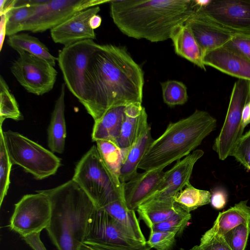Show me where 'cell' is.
<instances>
[{
  "label": "cell",
  "instance_id": "37",
  "mask_svg": "<svg viewBox=\"0 0 250 250\" xmlns=\"http://www.w3.org/2000/svg\"><path fill=\"white\" fill-rule=\"evenodd\" d=\"M250 171V129L243 134L236 143L230 154Z\"/></svg>",
  "mask_w": 250,
  "mask_h": 250
},
{
  "label": "cell",
  "instance_id": "32",
  "mask_svg": "<svg viewBox=\"0 0 250 250\" xmlns=\"http://www.w3.org/2000/svg\"><path fill=\"white\" fill-rule=\"evenodd\" d=\"M164 102L169 106L183 105L188 100L185 84L176 80H168L161 83Z\"/></svg>",
  "mask_w": 250,
  "mask_h": 250
},
{
  "label": "cell",
  "instance_id": "36",
  "mask_svg": "<svg viewBox=\"0 0 250 250\" xmlns=\"http://www.w3.org/2000/svg\"><path fill=\"white\" fill-rule=\"evenodd\" d=\"M177 233L150 230L147 245L156 250H172L176 243Z\"/></svg>",
  "mask_w": 250,
  "mask_h": 250
},
{
  "label": "cell",
  "instance_id": "11",
  "mask_svg": "<svg viewBox=\"0 0 250 250\" xmlns=\"http://www.w3.org/2000/svg\"><path fill=\"white\" fill-rule=\"evenodd\" d=\"M85 241L97 244L109 250L151 249L147 244L128 236L109 213L97 208L89 219Z\"/></svg>",
  "mask_w": 250,
  "mask_h": 250
},
{
  "label": "cell",
  "instance_id": "35",
  "mask_svg": "<svg viewBox=\"0 0 250 250\" xmlns=\"http://www.w3.org/2000/svg\"><path fill=\"white\" fill-rule=\"evenodd\" d=\"M250 234V224H242L228 232L224 237L232 250H245Z\"/></svg>",
  "mask_w": 250,
  "mask_h": 250
},
{
  "label": "cell",
  "instance_id": "18",
  "mask_svg": "<svg viewBox=\"0 0 250 250\" xmlns=\"http://www.w3.org/2000/svg\"><path fill=\"white\" fill-rule=\"evenodd\" d=\"M164 173L163 169L144 171L123 184L124 198L127 207L136 210L156 190Z\"/></svg>",
  "mask_w": 250,
  "mask_h": 250
},
{
  "label": "cell",
  "instance_id": "23",
  "mask_svg": "<svg viewBox=\"0 0 250 250\" xmlns=\"http://www.w3.org/2000/svg\"><path fill=\"white\" fill-rule=\"evenodd\" d=\"M154 141L150 127L147 125L127 149L122 163L120 180L122 184L134 178L138 173V165L146 150Z\"/></svg>",
  "mask_w": 250,
  "mask_h": 250
},
{
  "label": "cell",
  "instance_id": "41",
  "mask_svg": "<svg viewBox=\"0 0 250 250\" xmlns=\"http://www.w3.org/2000/svg\"><path fill=\"white\" fill-rule=\"evenodd\" d=\"M41 232L34 233L21 238L33 250H47L40 237Z\"/></svg>",
  "mask_w": 250,
  "mask_h": 250
},
{
  "label": "cell",
  "instance_id": "34",
  "mask_svg": "<svg viewBox=\"0 0 250 250\" xmlns=\"http://www.w3.org/2000/svg\"><path fill=\"white\" fill-rule=\"evenodd\" d=\"M191 218L190 212L182 208L168 219L153 225L150 230L174 231L177 235L182 234Z\"/></svg>",
  "mask_w": 250,
  "mask_h": 250
},
{
  "label": "cell",
  "instance_id": "8",
  "mask_svg": "<svg viewBox=\"0 0 250 250\" xmlns=\"http://www.w3.org/2000/svg\"><path fill=\"white\" fill-rule=\"evenodd\" d=\"M34 14L22 26V31L33 33L51 30L79 12L109 2L108 0H33Z\"/></svg>",
  "mask_w": 250,
  "mask_h": 250
},
{
  "label": "cell",
  "instance_id": "29",
  "mask_svg": "<svg viewBox=\"0 0 250 250\" xmlns=\"http://www.w3.org/2000/svg\"><path fill=\"white\" fill-rule=\"evenodd\" d=\"M35 10L33 0H16L15 6L5 14L6 36L22 31L24 23L34 14Z\"/></svg>",
  "mask_w": 250,
  "mask_h": 250
},
{
  "label": "cell",
  "instance_id": "6",
  "mask_svg": "<svg viewBox=\"0 0 250 250\" xmlns=\"http://www.w3.org/2000/svg\"><path fill=\"white\" fill-rule=\"evenodd\" d=\"M2 135L12 165H18L38 180L56 174L61 160L53 152L23 135L11 130Z\"/></svg>",
  "mask_w": 250,
  "mask_h": 250
},
{
  "label": "cell",
  "instance_id": "30",
  "mask_svg": "<svg viewBox=\"0 0 250 250\" xmlns=\"http://www.w3.org/2000/svg\"><path fill=\"white\" fill-rule=\"evenodd\" d=\"M211 193L194 188L188 183L174 197L175 203L188 212L210 203Z\"/></svg>",
  "mask_w": 250,
  "mask_h": 250
},
{
  "label": "cell",
  "instance_id": "43",
  "mask_svg": "<svg viewBox=\"0 0 250 250\" xmlns=\"http://www.w3.org/2000/svg\"><path fill=\"white\" fill-rule=\"evenodd\" d=\"M16 0H0V16L5 14L15 6Z\"/></svg>",
  "mask_w": 250,
  "mask_h": 250
},
{
  "label": "cell",
  "instance_id": "33",
  "mask_svg": "<svg viewBox=\"0 0 250 250\" xmlns=\"http://www.w3.org/2000/svg\"><path fill=\"white\" fill-rule=\"evenodd\" d=\"M12 165L4 144L2 127H0V207L8 192Z\"/></svg>",
  "mask_w": 250,
  "mask_h": 250
},
{
  "label": "cell",
  "instance_id": "15",
  "mask_svg": "<svg viewBox=\"0 0 250 250\" xmlns=\"http://www.w3.org/2000/svg\"><path fill=\"white\" fill-rule=\"evenodd\" d=\"M205 53L223 46L234 34L217 23L197 6L185 23Z\"/></svg>",
  "mask_w": 250,
  "mask_h": 250
},
{
  "label": "cell",
  "instance_id": "26",
  "mask_svg": "<svg viewBox=\"0 0 250 250\" xmlns=\"http://www.w3.org/2000/svg\"><path fill=\"white\" fill-rule=\"evenodd\" d=\"M95 142L104 165L116 188L123 194V186L120 180V176L122 163L128 149H121L114 142L107 140H101Z\"/></svg>",
  "mask_w": 250,
  "mask_h": 250
},
{
  "label": "cell",
  "instance_id": "1",
  "mask_svg": "<svg viewBox=\"0 0 250 250\" xmlns=\"http://www.w3.org/2000/svg\"><path fill=\"white\" fill-rule=\"evenodd\" d=\"M144 73L125 47L99 44L85 75V98L81 103L94 122L108 110L141 103Z\"/></svg>",
  "mask_w": 250,
  "mask_h": 250
},
{
  "label": "cell",
  "instance_id": "3",
  "mask_svg": "<svg viewBox=\"0 0 250 250\" xmlns=\"http://www.w3.org/2000/svg\"><path fill=\"white\" fill-rule=\"evenodd\" d=\"M49 198L50 224L45 229L57 250H79L90 217L96 207L72 179L55 188L39 190Z\"/></svg>",
  "mask_w": 250,
  "mask_h": 250
},
{
  "label": "cell",
  "instance_id": "24",
  "mask_svg": "<svg viewBox=\"0 0 250 250\" xmlns=\"http://www.w3.org/2000/svg\"><path fill=\"white\" fill-rule=\"evenodd\" d=\"M102 209L109 213L128 236L146 244L135 210L129 209L124 200H117Z\"/></svg>",
  "mask_w": 250,
  "mask_h": 250
},
{
  "label": "cell",
  "instance_id": "4",
  "mask_svg": "<svg viewBox=\"0 0 250 250\" xmlns=\"http://www.w3.org/2000/svg\"><path fill=\"white\" fill-rule=\"evenodd\" d=\"M217 121L208 112L196 110L187 118L170 123L154 140L143 156L138 168L164 169L188 155L216 129Z\"/></svg>",
  "mask_w": 250,
  "mask_h": 250
},
{
  "label": "cell",
  "instance_id": "39",
  "mask_svg": "<svg viewBox=\"0 0 250 250\" xmlns=\"http://www.w3.org/2000/svg\"><path fill=\"white\" fill-rule=\"evenodd\" d=\"M189 250H232L224 236H215L206 243L193 246Z\"/></svg>",
  "mask_w": 250,
  "mask_h": 250
},
{
  "label": "cell",
  "instance_id": "38",
  "mask_svg": "<svg viewBox=\"0 0 250 250\" xmlns=\"http://www.w3.org/2000/svg\"><path fill=\"white\" fill-rule=\"evenodd\" d=\"M223 46L232 49L250 60V36L234 34Z\"/></svg>",
  "mask_w": 250,
  "mask_h": 250
},
{
  "label": "cell",
  "instance_id": "5",
  "mask_svg": "<svg viewBox=\"0 0 250 250\" xmlns=\"http://www.w3.org/2000/svg\"><path fill=\"white\" fill-rule=\"evenodd\" d=\"M72 179L97 208H103L118 199L124 200L123 194L116 188L104 165L96 145H93L78 162Z\"/></svg>",
  "mask_w": 250,
  "mask_h": 250
},
{
  "label": "cell",
  "instance_id": "25",
  "mask_svg": "<svg viewBox=\"0 0 250 250\" xmlns=\"http://www.w3.org/2000/svg\"><path fill=\"white\" fill-rule=\"evenodd\" d=\"M125 106H118L108 110L100 119L94 122L92 140H107L116 144L120 136L125 118Z\"/></svg>",
  "mask_w": 250,
  "mask_h": 250
},
{
  "label": "cell",
  "instance_id": "28",
  "mask_svg": "<svg viewBox=\"0 0 250 250\" xmlns=\"http://www.w3.org/2000/svg\"><path fill=\"white\" fill-rule=\"evenodd\" d=\"M6 42L19 54L26 52L46 60L53 66L56 65L57 58L49 52L48 47L43 43L29 34L18 33L8 36Z\"/></svg>",
  "mask_w": 250,
  "mask_h": 250
},
{
  "label": "cell",
  "instance_id": "13",
  "mask_svg": "<svg viewBox=\"0 0 250 250\" xmlns=\"http://www.w3.org/2000/svg\"><path fill=\"white\" fill-rule=\"evenodd\" d=\"M199 8L233 34L250 36V0H210Z\"/></svg>",
  "mask_w": 250,
  "mask_h": 250
},
{
  "label": "cell",
  "instance_id": "9",
  "mask_svg": "<svg viewBox=\"0 0 250 250\" xmlns=\"http://www.w3.org/2000/svg\"><path fill=\"white\" fill-rule=\"evenodd\" d=\"M98 44L93 40L80 41L64 46L57 58L66 86L81 103L85 98V75L88 62Z\"/></svg>",
  "mask_w": 250,
  "mask_h": 250
},
{
  "label": "cell",
  "instance_id": "45",
  "mask_svg": "<svg viewBox=\"0 0 250 250\" xmlns=\"http://www.w3.org/2000/svg\"><path fill=\"white\" fill-rule=\"evenodd\" d=\"M79 250H108L97 244L84 241L80 246Z\"/></svg>",
  "mask_w": 250,
  "mask_h": 250
},
{
  "label": "cell",
  "instance_id": "16",
  "mask_svg": "<svg viewBox=\"0 0 250 250\" xmlns=\"http://www.w3.org/2000/svg\"><path fill=\"white\" fill-rule=\"evenodd\" d=\"M100 11L99 6L83 10L50 30L54 42L66 46L85 40H94L96 34L90 26L91 18Z\"/></svg>",
  "mask_w": 250,
  "mask_h": 250
},
{
  "label": "cell",
  "instance_id": "42",
  "mask_svg": "<svg viewBox=\"0 0 250 250\" xmlns=\"http://www.w3.org/2000/svg\"><path fill=\"white\" fill-rule=\"evenodd\" d=\"M250 124V100L245 104L242 118V125L243 129L248 125Z\"/></svg>",
  "mask_w": 250,
  "mask_h": 250
},
{
  "label": "cell",
  "instance_id": "40",
  "mask_svg": "<svg viewBox=\"0 0 250 250\" xmlns=\"http://www.w3.org/2000/svg\"><path fill=\"white\" fill-rule=\"evenodd\" d=\"M227 197V193L225 189L219 188L214 189L211 193L210 203L216 209H222L226 205Z\"/></svg>",
  "mask_w": 250,
  "mask_h": 250
},
{
  "label": "cell",
  "instance_id": "31",
  "mask_svg": "<svg viewBox=\"0 0 250 250\" xmlns=\"http://www.w3.org/2000/svg\"><path fill=\"white\" fill-rule=\"evenodd\" d=\"M6 119L15 121L23 119L17 101L4 78L0 76V127Z\"/></svg>",
  "mask_w": 250,
  "mask_h": 250
},
{
  "label": "cell",
  "instance_id": "12",
  "mask_svg": "<svg viewBox=\"0 0 250 250\" xmlns=\"http://www.w3.org/2000/svg\"><path fill=\"white\" fill-rule=\"evenodd\" d=\"M10 71L28 92L37 96L53 89L58 74L47 61L26 52L19 53L12 62Z\"/></svg>",
  "mask_w": 250,
  "mask_h": 250
},
{
  "label": "cell",
  "instance_id": "17",
  "mask_svg": "<svg viewBox=\"0 0 250 250\" xmlns=\"http://www.w3.org/2000/svg\"><path fill=\"white\" fill-rule=\"evenodd\" d=\"M203 62L238 79L250 81V60L228 47L222 46L205 53Z\"/></svg>",
  "mask_w": 250,
  "mask_h": 250
},
{
  "label": "cell",
  "instance_id": "19",
  "mask_svg": "<svg viewBox=\"0 0 250 250\" xmlns=\"http://www.w3.org/2000/svg\"><path fill=\"white\" fill-rule=\"evenodd\" d=\"M248 201H241L227 210L219 212L212 227L201 236L199 244L206 243L215 236H224L242 224H250V207Z\"/></svg>",
  "mask_w": 250,
  "mask_h": 250
},
{
  "label": "cell",
  "instance_id": "21",
  "mask_svg": "<svg viewBox=\"0 0 250 250\" xmlns=\"http://www.w3.org/2000/svg\"><path fill=\"white\" fill-rule=\"evenodd\" d=\"M65 84L62 83L47 128V144L52 152L62 154L65 147L66 127L64 116Z\"/></svg>",
  "mask_w": 250,
  "mask_h": 250
},
{
  "label": "cell",
  "instance_id": "22",
  "mask_svg": "<svg viewBox=\"0 0 250 250\" xmlns=\"http://www.w3.org/2000/svg\"><path fill=\"white\" fill-rule=\"evenodd\" d=\"M170 39L178 55L206 70L203 62L204 53L188 25L183 24L177 26L173 30Z\"/></svg>",
  "mask_w": 250,
  "mask_h": 250
},
{
  "label": "cell",
  "instance_id": "46",
  "mask_svg": "<svg viewBox=\"0 0 250 250\" xmlns=\"http://www.w3.org/2000/svg\"><path fill=\"white\" fill-rule=\"evenodd\" d=\"M101 22L102 18L98 14L92 16L89 21L90 26L94 30L98 28L101 25Z\"/></svg>",
  "mask_w": 250,
  "mask_h": 250
},
{
  "label": "cell",
  "instance_id": "20",
  "mask_svg": "<svg viewBox=\"0 0 250 250\" xmlns=\"http://www.w3.org/2000/svg\"><path fill=\"white\" fill-rule=\"evenodd\" d=\"M147 125V113L141 103H132L125 106V118L116 144L121 149H128Z\"/></svg>",
  "mask_w": 250,
  "mask_h": 250
},
{
  "label": "cell",
  "instance_id": "10",
  "mask_svg": "<svg viewBox=\"0 0 250 250\" xmlns=\"http://www.w3.org/2000/svg\"><path fill=\"white\" fill-rule=\"evenodd\" d=\"M24 195L15 204L9 228L21 237L41 232L49 226L51 207L48 197L40 191Z\"/></svg>",
  "mask_w": 250,
  "mask_h": 250
},
{
  "label": "cell",
  "instance_id": "2",
  "mask_svg": "<svg viewBox=\"0 0 250 250\" xmlns=\"http://www.w3.org/2000/svg\"><path fill=\"white\" fill-rule=\"evenodd\" d=\"M110 15L127 36L157 42L170 38L195 10L192 0H111Z\"/></svg>",
  "mask_w": 250,
  "mask_h": 250
},
{
  "label": "cell",
  "instance_id": "44",
  "mask_svg": "<svg viewBox=\"0 0 250 250\" xmlns=\"http://www.w3.org/2000/svg\"><path fill=\"white\" fill-rule=\"evenodd\" d=\"M6 15L3 14L0 16V51L2 48L3 44L6 34Z\"/></svg>",
  "mask_w": 250,
  "mask_h": 250
},
{
  "label": "cell",
  "instance_id": "7",
  "mask_svg": "<svg viewBox=\"0 0 250 250\" xmlns=\"http://www.w3.org/2000/svg\"><path fill=\"white\" fill-rule=\"evenodd\" d=\"M250 100V81L238 79L233 86L224 122L212 146L221 160L230 156L236 143L243 135L242 112Z\"/></svg>",
  "mask_w": 250,
  "mask_h": 250
},
{
  "label": "cell",
  "instance_id": "27",
  "mask_svg": "<svg viewBox=\"0 0 250 250\" xmlns=\"http://www.w3.org/2000/svg\"><path fill=\"white\" fill-rule=\"evenodd\" d=\"M180 208L174 201H148L140 204L136 210L140 219L150 229L174 215Z\"/></svg>",
  "mask_w": 250,
  "mask_h": 250
},
{
  "label": "cell",
  "instance_id": "14",
  "mask_svg": "<svg viewBox=\"0 0 250 250\" xmlns=\"http://www.w3.org/2000/svg\"><path fill=\"white\" fill-rule=\"evenodd\" d=\"M204 154L202 150L196 149L177 161L170 169L165 171L156 190L142 203L148 201H174L175 196L189 183L194 166Z\"/></svg>",
  "mask_w": 250,
  "mask_h": 250
}]
</instances>
